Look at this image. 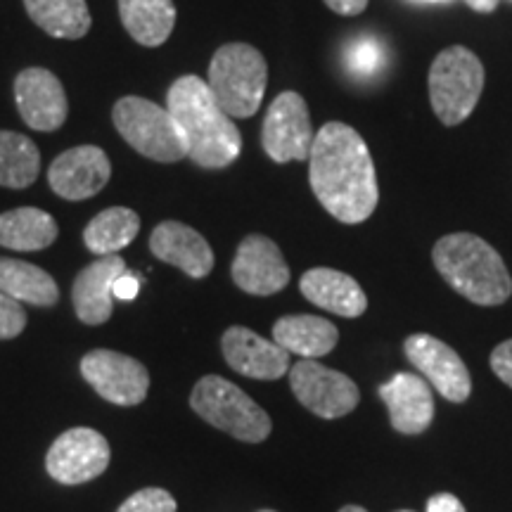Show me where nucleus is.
Masks as SVG:
<instances>
[{
  "label": "nucleus",
  "instance_id": "1",
  "mask_svg": "<svg viewBox=\"0 0 512 512\" xmlns=\"http://www.w3.org/2000/svg\"><path fill=\"white\" fill-rule=\"evenodd\" d=\"M309 181L316 200L349 226L370 219L380 200L366 140L342 121H330L316 133L309 155Z\"/></svg>",
  "mask_w": 512,
  "mask_h": 512
},
{
  "label": "nucleus",
  "instance_id": "2",
  "mask_svg": "<svg viewBox=\"0 0 512 512\" xmlns=\"http://www.w3.org/2000/svg\"><path fill=\"white\" fill-rule=\"evenodd\" d=\"M166 110L181 126L188 157L202 169H226L240 157L242 136L233 119L221 110L209 83L185 74L166 93Z\"/></svg>",
  "mask_w": 512,
  "mask_h": 512
},
{
  "label": "nucleus",
  "instance_id": "3",
  "mask_svg": "<svg viewBox=\"0 0 512 512\" xmlns=\"http://www.w3.org/2000/svg\"><path fill=\"white\" fill-rule=\"evenodd\" d=\"M432 259L441 278L472 304L498 306L512 294V278L501 254L477 235H446L434 245Z\"/></svg>",
  "mask_w": 512,
  "mask_h": 512
},
{
  "label": "nucleus",
  "instance_id": "4",
  "mask_svg": "<svg viewBox=\"0 0 512 512\" xmlns=\"http://www.w3.org/2000/svg\"><path fill=\"white\" fill-rule=\"evenodd\" d=\"M207 83L230 119L254 117L268 83L264 55L249 43H226L211 57Z\"/></svg>",
  "mask_w": 512,
  "mask_h": 512
},
{
  "label": "nucleus",
  "instance_id": "5",
  "mask_svg": "<svg viewBox=\"0 0 512 512\" xmlns=\"http://www.w3.org/2000/svg\"><path fill=\"white\" fill-rule=\"evenodd\" d=\"M192 411L230 437L259 444L266 441L273 425L264 408L242 392L238 384L219 375H207L195 384L190 394Z\"/></svg>",
  "mask_w": 512,
  "mask_h": 512
},
{
  "label": "nucleus",
  "instance_id": "6",
  "mask_svg": "<svg viewBox=\"0 0 512 512\" xmlns=\"http://www.w3.org/2000/svg\"><path fill=\"white\" fill-rule=\"evenodd\" d=\"M112 119L121 138L143 157L162 164H174L188 157L181 126L174 114L157 102L128 95L114 105Z\"/></svg>",
  "mask_w": 512,
  "mask_h": 512
},
{
  "label": "nucleus",
  "instance_id": "7",
  "mask_svg": "<svg viewBox=\"0 0 512 512\" xmlns=\"http://www.w3.org/2000/svg\"><path fill=\"white\" fill-rule=\"evenodd\" d=\"M484 88L482 60L463 46L441 50L430 67V102L441 124L456 126L475 112Z\"/></svg>",
  "mask_w": 512,
  "mask_h": 512
},
{
  "label": "nucleus",
  "instance_id": "8",
  "mask_svg": "<svg viewBox=\"0 0 512 512\" xmlns=\"http://www.w3.org/2000/svg\"><path fill=\"white\" fill-rule=\"evenodd\" d=\"M316 131L311 126L309 105L299 93L285 91L268 107L261 143L266 155L278 164L304 162L311 155Z\"/></svg>",
  "mask_w": 512,
  "mask_h": 512
},
{
  "label": "nucleus",
  "instance_id": "9",
  "mask_svg": "<svg viewBox=\"0 0 512 512\" xmlns=\"http://www.w3.org/2000/svg\"><path fill=\"white\" fill-rule=\"evenodd\" d=\"M290 387L297 401L323 420L342 418L358 406L356 382L316 358H304L290 370Z\"/></svg>",
  "mask_w": 512,
  "mask_h": 512
},
{
  "label": "nucleus",
  "instance_id": "10",
  "mask_svg": "<svg viewBox=\"0 0 512 512\" xmlns=\"http://www.w3.org/2000/svg\"><path fill=\"white\" fill-rule=\"evenodd\" d=\"M81 375L102 399L117 406H138L150 392V373L143 363L112 349L88 351L81 358Z\"/></svg>",
  "mask_w": 512,
  "mask_h": 512
},
{
  "label": "nucleus",
  "instance_id": "11",
  "mask_svg": "<svg viewBox=\"0 0 512 512\" xmlns=\"http://www.w3.org/2000/svg\"><path fill=\"white\" fill-rule=\"evenodd\" d=\"M110 458V444L100 432L91 427H74L53 441L46 456V467L55 482L74 486L100 477L110 465Z\"/></svg>",
  "mask_w": 512,
  "mask_h": 512
},
{
  "label": "nucleus",
  "instance_id": "12",
  "mask_svg": "<svg viewBox=\"0 0 512 512\" xmlns=\"http://www.w3.org/2000/svg\"><path fill=\"white\" fill-rule=\"evenodd\" d=\"M406 358L446 401L463 403L472 392L470 370L456 351L432 335H411L403 344Z\"/></svg>",
  "mask_w": 512,
  "mask_h": 512
},
{
  "label": "nucleus",
  "instance_id": "13",
  "mask_svg": "<svg viewBox=\"0 0 512 512\" xmlns=\"http://www.w3.org/2000/svg\"><path fill=\"white\" fill-rule=\"evenodd\" d=\"M15 102L24 124L34 131H57L67 121L69 102L62 81L43 67H29L17 74Z\"/></svg>",
  "mask_w": 512,
  "mask_h": 512
},
{
  "label": "nucleus",
  "instance_id": "14",
  "mask_svg": "<svg viewBox=\"0 0 512 512\" xmlns=\"http://www.w3.org/2000/svg\"><path fill=\"white\" fill-rule=\"evenodd\" d=\"M112 176L110 157L95 145H79L62 152L48 169V183L62 200L81 202L95 197Z\"/></svg>",
  "mask_w": 512,
  "mask_h": 512
},
{
  "label": "nucleus",
  "instance_id": "15",
  "mask_svg": "<svg viewBox=\"0 0 512 512\" xmlns=\"http://www.w3.org/2000/svg\"><path fill=\"white\" fill-rule=\"evenodd\" d=\"M235 285L256 297H271L290 283V268L278 245L266 235H247L230 268Z\"/></svg>",
  "mask_w": 512,
  "mask_h": 512
},
{
  "label": "nucleus",
  "instance_id": "16",
  "mask_svg": "<svg viewBox=\"0 0 512 512\" xmlns=\"http://www.w3.org/2000/svg\"><path fill=\"white\" fill-rule=\"evenodd\" d=\"M221 349L228 366L252 380H280L290 370V351L242 325L223 332Z\"/></svg>",
  "mask_w": 512,
  "mask_h": 512
},
{
  "label": "nucleus",
  "instance_id": "17",
  "mask_svg": "<svg viewBox=\"0 0 512 512\" xmlns=\"http://www.w3.org/2000/svg\"><path fill=\"white\" fill-rule=\"evenodd\" d=\"M126 273V261L119 254L98 256L91 266L76 275L72 287L74 311L81 323L102 325L114 311V283Z\"/></svg>",
  "mask_w": 512,
  "mask_h": 512
},
{
  "label": "nucleus",
  "instance_id": "18",
  "mask_svg": "<svg viewBox=\"0 0 512 512\" xmlns=\"http://www.w3.org/2000/svg\"><path fill=\"white\" fill-rule=\"evenodd\" d=\"M150 249L164 264L181 268L185 275L200 280L214 271V252L195 228L181 221H164L152 230Z\"/></svg>",
  "mask_w": 512,
  "mask_h": 512
},
{
  "label": "nucleus",
  "instance_id": "19",
  "mask_svg": "<svg viewBox=\"0 0 512 512\" xmlns=\"http://www.w3.org/2000/svg\"><path fill=\"white\" fill-rule=\"evenodd\" d=\"M392 427L401 434H422L434 420L432 387L413 373H399L380 387Z\"/></svg>",
  "mask_w": 512,
  "mask_h": 512
},
{
  "label": "nucleus",
  "instance_id": "20",
  "mask_svg": "<svg viewBox=\"0 0 512 512\" xmlns=\"http://www.w3.org/2000/svg\"><path fill=\"white\" fill-rule=\"evenodd\" d=\"M299 290L311 304L337 313L342 318H358L368 309V297L354 278L335 268H311L299 280Z\"/></svg>",
  "mask_w": 512,
  "mask_h": 512
},
{
  "label": "nucleus",
  "instance_id": "21",
  "mask_svg": "<svg viewBox=\"0 0 512 512\" xmlns=\"http://www.w3.org/2000/svg\"><path fill=\"white\" fill-rule=\"evenodd\" d=\"M339 332L330 320L309 313L283 316L273 325V342L302 358L328 356L337 347Z\"/></svg>",
  "mask_w": 512,
  "mask_h": 512
},
{
  "label": "nucleus",
  "instance_id": "22",
  "mask_svg": "<svg viewBox=\"0 0 512 512\" xmlns=\"http://www.w3.org/2000/svg\"><path fill=\"white\" fill-rule=\"evenodd\" d=\"M119 15L128 36L145 48L162 46L176 27L174 0H119Z\"/></svg>",
  "mask_w": 512,
  "mask_h": 512
},
{
  "label": "nucleus",
  "instance_id": "23",
  "mask_svg": "<svg viewBox=\"0 0 512 512\" xmlns=\"http://www.w3.org/2000/svg\"><path fill=\"white\" fill-rule=\"evenodd\" d=\"M57 235V221L43 209L19 207L0 214V247L15 252H41L53 245Z\"/></svg>",
  "mask_w": 512,
  "mask_h": 512
},
{
  "label": "nucleus",
  "instance_id": "24",
  "mask_svg": "<svg viewBox=\"0 0 512 512\" xmlns=\"http://www.w3.org/2000/svg\"><path fill=\"white\" fill-rule=\"evenodd\" d=\"M0 292L19 304L53 306L60 299L55 278L29 261L0 256Z\"/></svg>",
  "mask_w": 512,
  "mask_h": 512
},
{
  "label": "nucleus",
  "instance_id": "25",
  "mask_svg": "<svg viewBox=\"0 0 512 512\" xmlns=\"http://www.w3.org/2000/svg\"><path fill=\"white\" fill-rule=\"evenodd\" d=\"M27 15L36 27L53 38H83L91 29L86 0H24Z\"/></svg>",
  "mask_w": 512,
  "mask_h": 512
},
{
  "label": "nucleus",
  "instance_id": "26",
  "mask_svg": "<svg viewBox=\"0 0 512 512\" xmlns=\"http://www.w3.org/2000/svg\"><path fill=\"white\" fill-rule=\"evenodd\" d=\"M140 230V216L128 207H110L100 211L83 230V242L95 256L117 254L136 240Z\"/></svg>",
  "mask_w": 512,
  "mask_h": 512
},
{
  "label": "nucleus",
  "instance_id": "27",
  "mask_svg": "<svg viewBox=\"0 0 512 512\" xmlns=\"http://www.w3.org/2000/svg\"><path fill=\"white\" fill-rule=\"evenodd\" d=\"M41 171V152L34 140L15 131H0V185L24 190L36 183Z\"/></svg>",
  "mask_w": 512,
  "mask_h": 512
},
{
  "label": "nucleus",
  "instance_id": "28",
  "mask_svg": "<svg viewBox=\"0 0 512 512\" xmlns=\"http://www.w3.org/2000/svg\"><path fill=\"white\" fill-rule=\"evenodd\" d=\"M384 64H387V50L375 36H358L344 50V67L361 81L380 76Z\"/></svg>",
  "mask_w": 512,
  "mask_h": 512
},
{
  "label": "nucleus",
  "instance_id": "29",
  "mask_svg": "<svg viewBox=\"0 0 512 512\" xmlns=\"http://www.w3.org/2000/svg\"><path fill=\"white\" fill-rule=\"evenodd\" d=\"M117 512H176V501L169 491L150 486L126 498Z\"/></svg>",
  "mask_w": 512,
  "mask_h": 512
},
{
  "label": "nucleus",
  "instance_id": "30",
  "mask_svg": "<svg viewBox=\"0 0 512 512\" xmlns=\"http://www.w3.org/2000/svg\"><path fill=\"white\" fill-rule=\"evenodd\" d=\"M27 328V311L24 306L0 292V339H12L22 335Z\"/></svg>",
  "mask_w": 512,
  "mask_h": 512
},
{
  "label": "nucleus",
  "instance_id": "31",
  "mask_svg": "<svg viewBox=\"0 0 512 512\" xmlns=\"http://www.w3.org/2000/svg\"><path fill=\"white\" fill-rule=\"evenodd\" d=\"M491 370L501 377V380L512 387V339H505L503 344H498L491 354Z\"/></svg>",
  "mask_w": 512,
  "mask_h": 512
},
{
  "label": "nucleus",
  "instance_id": "32",
  "mask_svg": "<svg viewBox=\"0 0 512 512\" xmlns=\"http://www.w3.org/2000/svg\"><path fill=\"white\" fill-rule=\"evenodd\" d=\"M138 290H140L138 275H131L126 271L124 275H119L117 283H114V299H121V302H131V299L138 297Z\"/></svg>",
  "mask_w": 512,
  "mask_h": 512
},
{
  "label": "nucleus",
  "instance_id": "33",
  "mask_svg": "<svg viewBox=\"0 0 512 512\" xmlns=\"http://www.w3.org/2000/svg\"><path fill=\"white\" fill-rule=\"evenodd\" d=\"M427 512H467L460 498L453 494H437L427 501Z\"/></svg>",
  "mask_w": 512,
  "mask_h": 512
},
{
  "label": "nucleus",
  "instance_id": "34",
  "mask_svg": "<svg viewBox=\"0 0 512 512\" xmlns=\"http://www.w3.org/2000/svg\"><path fill=\"white\" fill-rule=\"evenodd\" d=\"M325 5L342 17H356L368 8V0H325Z\"/></svg>",
  "mask_w": 512,
  "mask_h": 512
},
{
  "label": "nucleus",
  "instance_id": "35",
  "mask_svg": "<svg viewBox=\"0 0 512 512\" xmlns=\"http://www.w3.org/2000/svg\"><path fill=\"white\" fill-rule=\"evenodd\" d=\"M467 5H470L472 10H477V12H494L496 8H498V3H501V0H465Z\"/></svg>",
  "mask_w": 512,
  "mask_h": 512
},
{
  "label": "nucleus",
  "instance_id": "36",
  "mask_svg": "<svg viewBox=\"0 0 512 512\" xmlns=\"http://www.w3.org/2000/svg\"><path fill=\"white\" fill-rule=\"evenodd\" d=\"M339 512H368V510H363L361 505H344V508Z\"/></svg>",
  "mask_w": 512,
  "mask_h": 512
},
{
  "label": "nucleus",
  "instance_id": "37",
  "mask_svg": "<svg viewBox=\"0 0 512 512\" xmlns=\"http://www.w3.org/2000/svg\"><path fill=\"white\" fill-rule=\"evenodd\" d=\"M427 3H446V0H427Z\"/></svg>",
  "mask_w": 512,
  "mask_h": 512
},
{
  "label": "nucleus",
  "instance_id": "38",
  "mask_svg": "<svg viewBox=\"0 0 512 512\" xmlns=\"http://www.w3.org/2000/svg\"><path fill=\"white\" fill-rule=\"evenodd\" d=\"M399 512H413V510H399Z\"/></svg>",
  "mask_w": 512,
  "mask_h": 512
},
{
  "label": "nucleus",
  "instance_id": "39",
  "mask_svg": "<svg viewBox=\"0 0 512 512\" xmlns=\"http://www.w3.org/2000/svg\"><path fill=\"white\" fill-rule=\"evenodd\" d=\"M259 512H273V510H259Z\"/></svg>",
  "mask_w": 512,
  "mask_h": 512
}]
</instances>
